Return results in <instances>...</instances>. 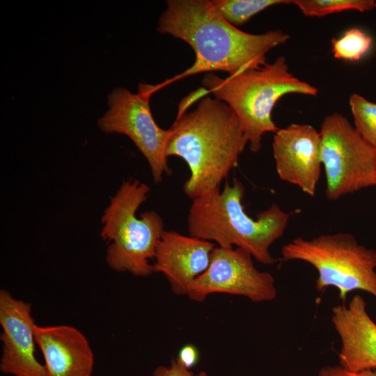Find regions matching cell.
I'll list each match as a JSON object with an SVG mask.
<instances>
[{
    "label": "cell",
    "mask_w": 376,
    "mask_h": 376,
    "mask_svg": "<svg viewBox=\"0 0 376 376\" xmlns=\"http://www.w3.org/2000/svg\"><path fill=\"white\" fill-rule=\"evenodd\" d=\"M157 31L189 44L194 63L166 84L198 73L223 71L233 76L267 64L266 54L290 36L281 30L244 32L225 19L208 0H169Z\"/></svg>",
    "instance_id": "1"
},
{
    "label": "cell",
    "mask_w": 376,
    "mask_h": 376,
    "mask_svg": "<svg viewBox=\"0 0 376 376\" xmlns=\"http://www.w3.org/2000/svg\"><path fill=\"white\" fill-rule=\"evenodd\" d=\"M169 130L166 155L187 164L190 175L183 191L191 200L220 189L248 144L230 107L209 96L194 110L177 116Z\"/></svg>",
    "instance_id": "2"
},
{
    "label": "cell",
    "mask_w": 376,
    "mask_h": 376,
    "mask_svg": "<svg viewBox=\"0 0 376 376\" xmlns=\"http://www.w3.org/2000/svg\"><path fill=\"white\" fill-rule=\"evenodd\" d=\"M244 192L242 182L235 178L232 184L226 181L222 190L193 199L187 215L189 234L222 248L242 249L259 263L272 265L276 259L269 248L283 235L290 214L272 203L253 219L244 207Z\"/></svg>",
    "instance_id": "3"
},
{
    "label": "cell",
    "mask_w": 376,
    "mask_h": 376,
    "mask_svg": "<svg viewBox=\"0 0 376 376\" xmlns=\"http://www.w3.org/2000/svg\"><path fill=\"white\" fill-rule=\"evenodd\" d=\"M202 84L235 113L253 152L261 149L265 133H275L279 130L272 119V111L280 98L290 93L309 96L318 93L316 87L289 71L282 56L272 63L226 78L207 73Z\"/></svg>",
    "instance_id": "4"
},
{
    "label": "cell",
    "mask_w": 376,
    "mask_h": 376,
    "mask_svg": "<svg viewBox=\"0 0 376 376\" xmlns=\"http://www.w3.org/2000/svg\"><path fill=\"white\" fill-rule=\"evenodd\" d=\"M149 191L138 180L125 181L103 212L100 234L109 243L106 262L113 270L143 277L155 273L150 261L165 231L164 221L154 210L136 214Z\"/></svg>",
    "instance_id": "5"
},
{
    "label": "cell",
    "mask_w": 376,
    "mask_h": 376,
    "mask_svg": "<svg viewBox=\"0 0 376 376\" xmlns=\"http://www.w3.org/2000/svg\"><path fill=\"white\" fill-rule=\"evenodd\" d=\"M281 255L284 260H301L314 267L319 292L334 287L343 301L354 290L376 298V251L359 244L350 233L296 237L282 247Z\"/></svg>",
    "instance_id": "6"
},
{
    "label": "cell",
    "mask_w": 376,
    "mask_h": 376,
    "mask_svg": "<svg viewBox=\"0 0 376 376\" xmlns=\"http://www.w3.org/2000/svg\"><path fill=\"white\" fill-rule=\"evenodd\" d=\"M320 133L325 194L329 200L375 186L376 150L346 117L338 113L326 116Z\"/></svg>",
    "instance_id": "7"
},
{
    "label": "cell",
    "mask_w": 376,
    "mask_h": 376,
    "mask_svg": "<svg viewBox=\"0 0 376 376\" xmlns=\"http://www.w3.org/2000/svg\"><path fill=\"white\" fill-rule=\"evenodd\" d=\"M159 88L140 84L136 93L122 87L114 88L107 95V111L97 120L102 132L125 134L132 140L146 159L156 184L162 181L164 174L171 173L166 155L170 130L156 123L150 107V97Z\"/></svg>",
    "instance_id": "8"
},
{
    "label": "cell",
    "mask_w": 376,
    "mask_h": 376,
    "mask_svg": "<svg viewBox=\"0 0 376 376\" xmlns=\"http://www.w3.org/2000/svg\"><path fill=\"white\" fill-rule=\"evenodd\" d=\"M214 293L245 297L253 302L269 301L277 295L275 280L259 271L252 256L240 248L214 247L207 269L190 285L187 297L201 302Z\"/></svg>",
    "instance_id": "9"
},
{
    "label": "cell",
    "mask_w": 376,
    "mask_h": 376,
    "mask_svg": "<svg viewBox=\"0 0 376 376\" xmlns=\"http://www.w3.org/2000/svg\"><path fill=\"white\" fill-rule=\"evenodd\" d=\"M272 152L279 178L314 196L322 166L320 132L308 124L292 123L279 129Z\"/></svg>",
    "instance_id": "10"
},
{
    "label": "cell",
    "mask_w": 376,
    "mask_h": 376,
    "mask_svg": "<svg viewBox=\"0 0 376 376\" xmlns=\"http://www.w3.org/2000/svg\"><path fill=\"white\" fill-rule=\"evenodd\" d=\"M2 354L0 370L13 376H47L35 355V327L29 303L0 290Z\"/></svg>",
    "instance_id": "11"
},
{
    "label": "cell",
    "mask_w": 376,
    "mask_h": 376,
    "mask_svg": "<svg viewBox=\"0 0 376 376\" xmlns=\"http://www.w3.org/2000/svg\"><path fill=\"white\" fill-rule=\"evenodd\" d=\"M214 247L212 242L165 230L157 246L155 272L164 274L175 295L187 296L190 285L207 269Z\"/></svg>",
    "instance_id": "12"
},
{
    "label": "cell",
    "mask_w": 376,
    "mask_h": 376,
    "mask_svg": "<svg viewBox=\"0 0 376 376\" xmlns=\"http://www.w3.org/2000/svg\"><path fill=\"white\" fill-rule=\"evenodd\" d=\"M331 322L341 342L339 365L351 371L376 368V324L363 297L356 295L347 305L335 306Z\"/></svg>",
    "instance_id": "13"
},
{
    "label": "cell",
    "mask_w": 376,
    "mask_h": 376,
    "mask_svg": "<svg viewBox=\"0 0 376 376\" xmlns=\"http://www.w3.org/2000/svg\"><path fill=\"white\" fill-rule=\"evenodd\" d=\"M47 376H91L94 356L85 336L69 325L35 327Z\"/></svg>",
    "instance_id": "14"
},
{
    "label": "cell",
    "mask_w": 376,
    "mask_h": 376,
    "mask_svg": "<svg viewBox=\"0 0 376 376\" xmlns=\"http://www.w3.org/2000/svg\"><path fill=\"white\" fill-rule=\"evenodd\" d=\"M213 6L229 23L240 26L262 10L279 4L292 3L290 0H212Z\"/></svg>",
    "instance_id": "15"
},
{
    "label": "cell",
    "mask_w": 376,
    "mask_h": 376,
    "mask_svg": "<svg viewBox=\"0 0 376 376\" xmlns=\"http://www.w3.org/2000/svg\"><path fill=\"white\" fill-rule=\"evenodd\" d=\"M292 3L304 15L318 17L345 10L363 13L376 7L374 0H294Z\"/></svg>",
    "instance_id": "16"
},
{
    "label": "cell",
    "mask_w": 376,
    "mask_h": 376,
    "mask_svg": "<svg viewBox=\"0 0 376 376\" xmlns=\"http://www.w3.org/2000/svg\"><path fill=\"white\" fill-rule=\"evenodd\" d=\"M372 42V38L362 30L350 29L340 38L331 40L333 56L344 61H359L368 52Z\"/></svg>",
    "instance_id": "17"
},
{
    "label": "cell",
    "mask_w": 376,
    "mask_h": 376,
    "mask_svg": "<svg viewBox=\"0 0 376 376\" xmlns=\"http://www.w3.org/2000/svg\"><path fill=\"white\" fill-rule=\"evenodd\" d=\"M349 104L354 119V127L362 138L376 150V103L353 93Z\"/></svg>",
    "instance_id": "18"
},
{
    "label": "cell",
    "mask_w": 376,
    "mask_h": 376,
    "mask_svg": "<svg viewBox=\"0 0 376 376\" xmlns=\"http://www.w3.org/2000/svg\"><path fill=\"white\" fill-rule=\"evenodd\" d=\"M152 376H207V374L205 371L195 374L191 370L182 366L176 359H174L169 366H159L157 367Z\"/></svg>",
    "instance_id": "19"
},
{
    "label": "cell",
    "mask_w": 376,
    "mask_h": 376,
    "mask_svg": "<svg viewBox=\"0 0 376 376\" xmlns=\"http://www.w3.org/2000/svg\"><path fill=\"white\" fill-rule=\"evenodd\" d=\"M318 376H376V370L367 369L360 371H351L338 364L321 368Z\"/></svg>",
    "instance_id": "20"
},
{
    "label": "cell",
    "mask_w": 376,
    "mask_h": 376,
    "mask_svg": "<svg viewBox=\"0 0 376 376\" xmlns=\"http://www.w3.org/2000/svg\"><path fill=\"white\" fill-rule=\"evenodd\" d=\"M176 359L182 366L190 370L198 363L199 352L194 345L187 344L180 348Z\"/></svg>",
    "instance_id": "21"
},
{
    "label": "cell",
    "mask_w": 376,
    "mask_h": 376,
    "mask_svg": "<svg viewBox=\"0 0 376 376\" xmlns=\"http://www.w3.org/2000/svg\"><path fill=\"white\" fill-rule=\"evenodd\" d=\"M375 186H376V182H375Z\"/></svg>",
    "instance_id": "22"
}]
</instances>
